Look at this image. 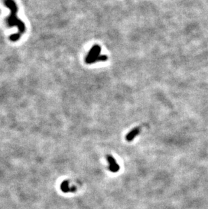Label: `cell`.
Returning <instances> with one entry per match:
<instances>
[{"label": "cell", "mask_w": 208, "mask_h": 209, "mask_svg": "<svg viewBox=\"0 0 208 209\" xmlns=\"http://www.w3.org/2000/svg\"><path fill=\"white\" fill-rule=\"evenodd\" d=\"M4 4L10 10V14L6 19L7 25L10 27L16 26L20 35L23 34L25 32L26 27L24 23L20 20L16 16L18 12V8L16 3L13 0H4Z\"/></svg>", "instance_id": "6da1fadb"}, {"label": "cell", "mask_w": 208, "mask_h": 209, "mask_svg": "<svg viewBox=\"0 0 208 209\" xmlns=\"http://www.w3.org/2000/svg\"><path fill=\"white\" fill-rule=\"evenodd\" d=\"M101 52V47L98 45H93L91 50L89 51V54L86 57L85 62L88 65H91L97 62V60L100 56Z\"/></svg>", "instance_id": "7a4b0ae2"}, {"label": "cell", "mask_w": 208, "mask_h": 209, "mask_svg": "<svg viewBox=\"0 0 208 209\" xmlns=\"http://www.w3.org/2000/svg\"><path fill=\"white\" fill-rule=\"evenodd\" d=\"M107 160H108V163L109 164V171H111L112 172H113V173L118 172L120 169V167H119V165L117 164L115 160L110 155L107 156Z\"/></svg>", "instance_id": "3957f363"}, {"label": "cell", "mask_w": 208, "mask_h": 209, "mask_svg": "<svg viewBox=\"0 0 208 209\" xmlns=\"http://www.w3.org/2000/svg\"><path fill=\"white\" fill-rule=\"evenodd\" d=\"M140 132V127H136V128L132 129L131 131H130L128 133V134L126 135V139L128 141H132L136 136H137L138 133Z\"/></svg>", "instance_id": "277c9868"}, {"label": "cell", "mask_w": 208, "mask_h": 209, "mask_svg": "<svg viewBox=\"0 0 208 209\" xmlns=\"http://www.w3.org/2000/svg\"><path fill=\"white\" fill-rule=\"evenodd\" d=\"M21 35H20L18 33H15V34H13L11 35L10 37V39L11 41H18L21 38Z\"/></svg>", "instance_id": "5b68a950"}, {"label": "cell", "mask_w": 208, "mask_h": 209, "mask_svg": "<svg viewBox=\"0 0 208 209\" xmlns=\"http://www.w3.org/2000/svg\"><path fill=\"white\" fill-rule=\"evenodd\" d=\"M107 60H108V56H106V55H102V56H99V57L98 58L97 60V62H102V61H106Z\"/></svg>", "instance_id": "8992f818"}]
</instances>
